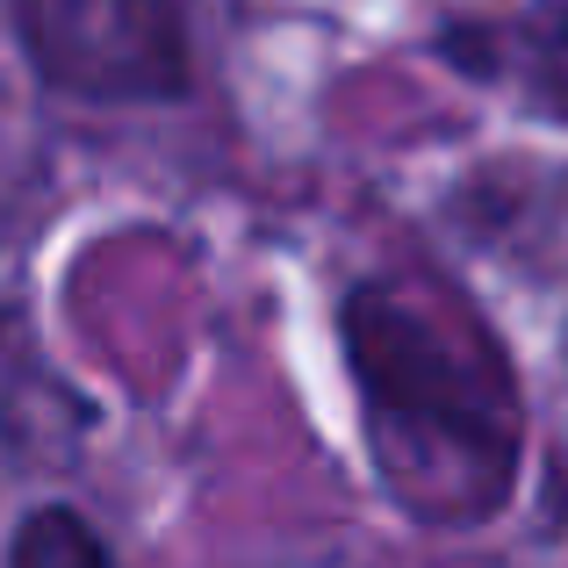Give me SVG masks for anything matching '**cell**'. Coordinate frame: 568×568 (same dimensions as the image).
I'll return each instance as SVG.
<instances>
[{
  "label": "cell",
  "instance_id": "3",
  "mask_svg": "<svg viewBox=\"0 0 568 568\" xmlns=\"http://www.w3.org/2000/svg\"><path fill=\"white\" fill-rule=\"evenodd\" d=\"M8 568H109V547H101V532L80 511L51 504V511L22 518V532L8 547Z\"/></svg>",
  "mask_w": 568,
  "mask_h": 568
},
{
  "label": "cell",
  "instance_id": "1",
  "mask_svg": "<svg viewBox=\"0 0 568 568\" xmlns=\"http://www.w3.org/2000/svg\"><path fill=\"white\" fill-rule=\"evenodd\" d=\"M338 332L388 483L425 518L497 511L518 475V396L489 346H460L446 317L375 281L346 295Z\"/></svg>",
  "mask_w": 568,
  "mask_h": 568
},
{
  "label": "cell",
  "instance_id": "2",
  "mask_svg": "<svg viewBox=\"0 0 568 568\" xmlns=\"http://www.w3.org/2000/svg\"><path fill=\"white\" fill-rule=\"evenodd\" d=\"M29 72L65 101L152 109L194 80L187 0H8Z\"/></svg>",
  "mask_w": 568,
  "mask_h": 568
}]
</instances>
